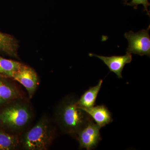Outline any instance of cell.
Returning <instances> with one entry per match:
<instances>
[{"mask_svg":"<svg viewBox=\"0 0 150 150\" xmlns=\"http://www.w3.org/2000/svg\"><path fill=\"white\" fill-rule=\"evenodd\" d=\"M33 118L30 103L23 97L17 98L0 108V128L20 136L28 129Z\"/></svg>","mask_w":150,"mask_h":150,"instance_id":"6da1fadb","label":"cell"},{"mask_svg":"<svg viewBox=\"0 0 150 150\" xmlns=\"http://www.w3.org/2000/svg\"><path fill=\"white\" fill-rule=\"evenodd\" d=\"M75 97L67 96L59 103L54 110V119L59 129L65 134L73 137L92 120L77 105Z\"/></svg>","mask_w":150,"mask_h":150,"instance_id":"7a4b0ae2","label":"cell"},{"mask_svg":"<svg viewBox=\"0 0 150 150\" xmlns=\"http://www.w3.org/2000/svg\"><path fill=\"white\" fill-rule=\"evenodd\" d=\"M55 137L51 119L48 115H43L34 126L20 136L21 147L25 150H48Z\"/></svg>","mask_w":150,"mask_h":150,"instance_id":"3957f363","label":"cell"},{"mask_svg":"<svg viewBox=\"0 0 150 150\" xmlns=\"http://www.w3.org/2000/svg\"><path fill=\"white\" fill-rule=\"evenodd\" d=\"M150 25L147 29L142 30L137 33L132 31L125 33L124 36L129 43L126 52L141 56L146 55L150 57Z\"/></svg>","mask_w":150,"mask_h":150,"instance_id":"277c9868","label":"cell"},{"mask_svg":"<svg viewBox=\"0 0 150 150\" xmlns=\"http://www.w3.org/2000/svg\"><path fill=\"white\" fill-rule=\"evenodd\" d=\"M100 127L92 119L76 135L75 138L79 144L80 149H94L101 140Z\"/></svg>","mask_w":150,"mask_h":150,"instance_id":"5b68a950","label":"cell"},{"mask_svg":"<svg viewBox=\"0 0 150 150\" xmlns=\"http://www.w3.org/2000/svg\"><path fill=\"white\" fill-rule=\"evenodd\" d=\"M12 79L17 81L23 86L27 91L30 99L32 98L38 85V77L33 69L23 65L15 73Z\"/></svg>","mask_w":150,"mask_h":150,"instance_id":"8992f818","label":"cell"},{"mask_svg":"<svg viewBox=\"0 0 150 150\" xmlns=\"http://www.w3.org/2000/svg\"><path fill=\"white\" fill-rule=\"evenodd\" d=\"M89 56H96L101 60L108 67L110 72L115 73L118 78H122V73L126 64L131 63L132 60L131 54L126 52L124 56H113L106 57L96 54H89Z\"/></svg>","mask_w":150,"mask_h":150,"instance_id":"52a82bcc","label":"cell"},{"mask_svg":"<svg viewBox=\"0 0 150 150\" xmlns=\"http://www.w3.org/2000/svg\"><path fill=\"white\" fill-rule=\"evenodd\" d=\"M10 79L0 77V108L14 100L23 97L19 89Z\"/></svg>","mask_w":150,"mask_h":150,"instance_id":"ba28073f","label":"cell"},{"mask_svg":"<svg viewBox=\"0 0 150 150\" xmlns=\"http://www.w3.org/2000/svg\"><path fill=\"white\" fill-rule=\"evenodd\" d=\"M80 108L85 111L100 128L112 122V115L105 105H102L88 108Z\"/></svg>","mask_w":150,"mask_h":150,"instance_id":"9c48e42d","label":"cell"},{"mask_svg":"<svg viewBox=\"0 0 150 150\" xmlns=\"http://www.w3.org/2000/svg\"><path fill=\"white\" fill-rule=\"evenodd\" d=\"M103 83V80H100L94 86L90 88L86 91L78 100V106L80 108H90L94 106L98 95L99 93Z\"/></svg>","mask_w":150,"mask_h":150,"instance_id":"30bf717a","label":"cell"},{"mask_svg":"<svg viewBox=\"0 0 150 150\" xmlns=\"http://www.w3.org/2000/svg\"><path fill=\"white\" fill-rule=\"evenodd\" d=\"M20 147V136L10 134L0 128V150H15Z\"/></svg>","mask_w":150,"mask_h":150,"instance_id":"8fae6325","label":"cell"},{"mask_svg":"<svg viewBox=\"0 0 150 150\" xmlns=\"http://www.w3.org/2000/svg\"><path fill=\"white\" fill-rule=\"evenodd\" d=\"M19 62L0 56V77L12 79L22 66Z\"/></svg>","mask_w":150,"mask_h":150,"instance_id":"7c38bea8","label":"cell"},{"mask_svg":"<svg viewBox=\"0 0 150 150\" xmlns=\"http://www.w3.org/2000/svg\"><path fill=\"white\" fill-rule=\"evenodd\" d=\"M17 44L10 35L0 32V52L10 55L16 56Z\"/></svg>","mask_w":150,"mask_h":150,"instance_id":"4fadbf2b","label":"cell"},{"mask_svg":"<svg viewBox=\"0 0 150 150\" xmlns=\"http://www.w3.org/2000/svg\"><path fill=\"white\" fill-rule=\"evenodd\" d=\"M125 3V5L133 6L134 9H137L139 5H143L144 8V10L146 12L148 15L150 16V12L148 9V6H150L149 0H125L124 4Z\"/></svg>","mask_w":150,"mask_h":150,"instance_id":"5bb4252c","label":"cell"}]
</instances>
